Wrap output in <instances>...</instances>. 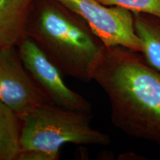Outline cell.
Returning a JSON list of instances; mask_svg holds the SVG:
<instances>
[{"instance_id": "cell-2", "label": "cell", "mask_w": 160, "mask_h": 160, "mask_svg": "<svg viewBox=\"0 0 160 160\" xmlns=\"http://www.w3.org/2000/svg\"><path fill=\"white\" fill-rule=\"evenodd\" d=\"M63 74L83 82L93 74L106 46L82 18L55 0H34L25 28Z\"/></svg>"}, {"instance_id": "cell-8", "label": "cell", "mask_w": 160, "mask_h": 160, "mask_svg": "<svg viewBox=\"0 0 160 160\" xmlns=\"http://www.w3.org/2000/svg\"><path fill=\"white\" fill-rule=\"evenodd\" d=\"M135 32L142 43L141 54L148 65L160 71V17L133 13Z\"/></svg>"}, {"instance_id": "cell-5", "label": "cell", "mask_w": 160, "mask_h": 160, "mask_svg": "<svg viewBox=\"0 0 160 160\" xmlns=\"http://www.w3.org/2000/svg\"><path fill=\"white\" fill-rule=\"evenodd\" d=\"M17 47L28 73L50 102L64 108L91 113V103L66 85L62 71L31 38L25 35Z\"/></svg>"}, {"instance_id": "cell-9", "label": "cell", "mask_w": 160, "mask_h": 160, "mask_svg": "<svg viewBox=\"0 0 160 160\" xmlns=\"http://www.w3.org/2000/svg\"><path fill=\"white\" fill-rule=\"evenodd\" d=\"M21 120L0 101V160H17L20 151Z\"/></svg>"}, {"instance_id": "cell-10", "label": "cell", "mask_w": 160, "mask_h": 160, "mask_svg": "<svg viewBox=\"0 0 160 160\" xmlns=\"http://www.w3.org/2000/svg\"><path fill=\"white\" fill-rule=\"evenodd\" d=\"M108 6H118L132 13H148L160 17V0H97Z\"/></svg>"}, {"instance_id": "cell-11", "label": "cell", "mask_w": 160, "mask_h": 160, "mask_svg": "<svg viewBox=\"0 0 160 160\" xmlns=\"http://www.w3.org/2000/svg\"><path fill=\"white\" fill-rule=\"evenodd\" d=\"M59 155L48 153L39 150H27L21 151L17 160H57Z\"/></svg>"}, {"instance_id": "cell-7", "label": "cell", "mask_w": 160, "mask_h": 160, "mask_svg": "<svg viewBox=\"0 0 160 160\" xmlns=\"http://www.w3.org/2000/svg\"><path fill=\"white\" fill-rule=\"evenodd\" d=\"M34 0H0V48L17 46L25 28Z\"/></svg>"}, {"instance_id": "cell-1", "label": "cell", "mask_w": 160, "mask_h": 160, "mask_svg": "<svg viewBox=\"0 0 160 160\" xmlns=\"http://www.w3.org/2000/svg\"><path fill=\"white\" fill-rule=\"evenodd\" d=\"M93 80L108 97L115 127L160 146V71L139 52L112 46L105 47Z\"/></svg>"}, {"instance_id": "cell-3", "label": "cell", "mask_w": 160, "mask_h": 160, "mask_svg": "<svg viewBox=\"0 0 160 160\" xmlns=\"http://www.w3.org/2000/svg\"><path fill=\"white\" fill-rule=\"evenodd\" d=\"M21 151L39 150L59 155L67 143L105 146L108 134L91 127V113L73 111L52 103L39 105L19 117Z\"/></svg>"}, {"instance_id": "cell-6", "label": "cell", "mask_w": 160, "mask_h": 160, "mask_svg": "<svg viewBox=\"0 0 160 160\" xmlns=\"http://www.w3.org/2000/svg\"><path fill=\"white\" fill-rule=\"evenodd\" d=\"M0 101L19 117L51 103L28 73L17 46L0 48Z\"/></svg>"}, {"instance_id": "cell-4", "label": "cell", "mask_w": 160, "mask_h": 160, "mask_svg": "<svg viewBox=\"0 0 160 160\" xmlns=\"http://www.w3.org/2000/svg\"><path fill=\"white\" fill-rule=\"evenodd\" d=\"M86 22L106 47L122 46L142 51V43L134 29L133 14L118 6H108L97 0H55Z\"/></svg>"}]
</instances>
